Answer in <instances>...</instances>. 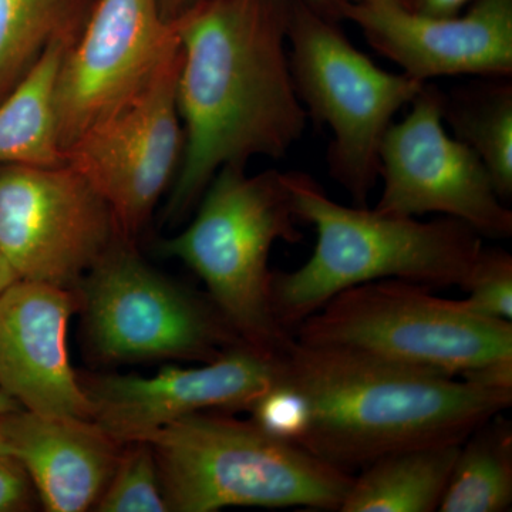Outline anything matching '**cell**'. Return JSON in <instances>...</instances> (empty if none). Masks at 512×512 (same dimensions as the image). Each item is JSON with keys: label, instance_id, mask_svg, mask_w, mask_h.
<instances>
[{"label": "cell", "instance_id": "cell-1", "mask_svg": "<svg viewBox=\"0 0 512 512\" xmlns=\"http://www.w3.org/2000/svg\"><path fill=\"white\" fill-rule=\"evenodd\" d=\"M289 13L291 0H200L175 20L185 143L165 207L170 224L197 208L225 165L282 158L301 140L308 113L289 69Z\"/></svg>", "mask_w": 512, "mask_h": 512}, {"label": "cell", "instance_id": "cell-2", "mask_svg": "<svg viewBox=\"0 0 512 512\" xmlns=\"http://www.w3.org/2000/svg\"><path fill=\"white\" fill-rule=\"evenodd\" d=\"M276 359L278 382L308 406L299 446L343 470L409 448L463 443L512 404V392L295 336Z\"/></svg>", "mask_w": 512, "mask_h": 512}, {"label": "cell", "instance_id": "cell-3", "mask_svg": "<svg viewBox=\"0 0 512 512\" xmlns=\"http://www.w3.org/2000/svg\"><path fill=\"white\" fill-rule=\"evenodd\" d=\"M296 214L316 229L311 258L292 272H272L271 303L288 333L352 286L402 279L463 289L483 249V237L456 218L420 222L333 201L306 173L288 171Z\"/></svg>", "mask_w": 512, "mask_h": 512}, {"label": "cell", "instance_id": "cell-4", "mask_svg": "<svg viewBox=\"0 0 512 512\" xmlns=\"http://www.w3.org/2000/svg\"><path fill=\"white\" fill-rule=\"evenodd\" d=\"M168 511L228 507L339 511L353 477L251 419L191 414L146 440Z\"/></svg>", "mask_w": 512, "mask_h": 512}, {"label": "cell", "instance_id": "cell-5", "mask_svg": "<svg viewBox=\"0 0 512 512\" xmlns=\"http://www.w3.org/2000/svg\"><path fill=\"white\" fill-rule=\"evenodd\" d=\"M286 173L222 167L197 205L194 220L161 242L165 256L200 276L208 296L242 343L278 356L292 333L276 322L269 256L275 242L301 241Z\"/></svg>", "mask_w": 512, "mask_h": 512}, {"label": "cell", "instance_id": "cell-6", "mask_svg": "<svg viewBox=\"0 0 512 512\" xmlns=\"http://www.w3.org/2000/svg\"><path fill=\"white\" fill-rule=\"evenodd\" d=\"M336 22L308 0H291L289 69L308 117L332 131L330 177L356 207H367L380 178L384 134L424 83L377 67Z\"/></svg>", "mask_w": 512, "mask_h": 512}, {"label": "cell", "instance_id": "cell-7", "mask_svg": "<svg viewBox=\"0 0 512 512\" xmlns=\"http://www.w3.org/2000/svg\"><path fill=\"white\" fill-rule=\"evenodd\" d=\"M430 289L402 279L352 286L303 320L293 336L457 377L512 357L511 322L483 318Z\"/></svg>", "mask_w": 512, "mask_h": 512}, {"label": "cell", "instance_id": "cell-8", "mask_svg": "<svg viewBox=\"0 0 512 512\" xmlns=\"http://www.w3.org/2000/svg\"><path fill=\"white\" fill-rule=\"evenodd\" d=\"M131 244L121 239L113 245L76 288L97 356L207 363L241 345L210 296L160 274Z\"/></svg>", "mask_w": 512, "mask_h": 512}, {"label": "cell", "instance_id": "cell-9", "mask_svg": "<svg viewBox=\"0 0 512 512\" xmlns=\"http://www.w3.org/2000/svg\"><path fill=\"white\" fill-rule=\"evenodd\" d=\"M121 239L110 205L69 164L0 165V251L19 279L76 291Z\"/></svg>", "mask_w": 512, "mask_h": 512}, {"label": "cell", "instance_id": "cell-10", "mask_svg": "<svg viewBox=\"0 0 512 512\" xmlns=\"http://www.w3.org/2000/svg\"><path fill=\"white\" fill-rule=\"evenodd\" d=\"M181 43L150 82L64 151L66 164L107 201L128 242L173 185L184 154L177 86Z\"/></svg>", "mask_w": 512, "mask_h": 512}, {"label": "cell", "instance_id": "cell-11", "mask_svg": "<svg viewBox=\"0 0 512 512\" xmlns=\"http://www.w3.org/2000/svg\"><path fill=\"white\" fill-rule=\"evenodd\" d=\"M410 104L412 110L390 124L380 146L384 187L375 210L410 218L439 212L466 222L481 237H511L512 212L498 197L483 161L447 134L443 92L424 83Z\"/></svg>", "mask_w": 512, "mask_h": 512}, {"label": "cell", "instance_id": "cell-12", "mask_svg": "<svg viewBox=\"0 0 512 512\" xmlns=\"http://www.w3.org/2000/svg\"><path fill=\"white\" fill-rule=\"evenodd\" d=\"M180 46L160 0H96L56 77L57 134L63 153L134 96Z\"/></svg>", "mask_w": 512, "mask_h": 512}, {"label": "cell", "instance_id": "cell-13", "mask_svg": "<svg viewBox=\"0 0 512 512\" xmlns=\"http://www.w3.org/2000/svg\"><path fill=\"white\" fill-rule=\"evenodd\" d=\"M278 379L276 356L241 343L202 366L165 367L151 377L101 376L83 387L92 420L130 443L191 414L249 410Z\"/></svg>", "mask_w": 512, "mask_h": 512}, {"label": "cell", "instance_id": "cell-14", "mask_svg": "<svg viewBox=\"0 0 512 512\" xmlns=\"http://www.w3.org/2000/svg\"><path fill=\"white\" fill-rule=\"evenodd\" d=\"M339 18L356 23L379 55L417 82L444 76L511 77L512 0H473L467 13L447 18L345 0Z\"/></svg>", "mask_w": 512, "mask_h": 512}, {"label": "cell", "instance_id": "cell-15", "mask_svg": "<svg viewBox=\"0 0 512 512\" xmlns=\"http://www.w3.org/2000/svg\"><path fill=\"white\" fill-rule=\"evenodd\" d=\"M79 305L76 291L45 282L18 279L0 293V389L20 409L92 420L67 352Z\"/></svg>", "mask_w": 512, "mask_h": 512}, {"label": "cell", "instance_id": "cell-16", "mask_svg": "<svg viewBox=\"0 0 512 512\" xmlns=\"http://www.w3.org/2000/svg\"><path fill=\"white\" fill-rule=\"evenodd\" d=\"M0 437L3 450L22 464L50 512L94 507L126 444L96 421L23 409L0 416Z\"/></svg>", "mask_w": 512, "mask_h": 512}, {"label": "cell", "instance_id": "cell-17", "mask_svg": "<svg viewBox=\"0 0 512 512\" xmlns=\"http://www.w3.org/2000/svg\"><path fill=\"white\" fill-rule=\"evenodd\" d=\"M460 446L436 444L377 458L353 477L339 511H439Z\"/></svg>", "mask_w": 512, "mask_h": 512}, {"label": "cell", "instance_id": "cell-18", "mask_svg": "<svg viewBox=\"0 0 512 512\" xmlns=\"http://www.w3.org/2000/svg\"><path fill=\"white\" fill-rule=\"evenodd\" d=\"M70 45L56 43L0 103V165L66 164L57 134V72Z\"/></svg>", "mask_w": 512, "mask_h": 512}, {"label": "cell", "instance_id": "cell-19", "mask_svg": "<svg viewBox=\"0 0 512 512\" xmlns=\"http://www.w3.org/2000/svg\"><path fill=\"white\" fill-rule=\"evenodd\" d=\"M96 0H0V103L50 46H73Z\"/></svg>", "mask_w": 512, "mask_h": 512}, {"label": "cell", "instance_id": "cell-20", "mask_svg": "<svg viewBox=\"0 0 512 512\" xmlns=\"http://www.w3.org/2000/svg\"><path fill=\"white\" fill-rule=\"evenodd\" d=\"M480 79L443 92V121L476 151L505 202L512 195V83L510 77Z\"/></svg>", "mask_w": 512, "mask_h": 512}, {"label": "cell", "instance_id": "cell-21", "mask_svg": "<svg viewBox=\"0 0 512 512\" xmlns=\"http://www.w3.org/2000/svg\"><path fill=\"white\" fill-rule=\"evenodd\" d=\"M512 504V424L503 413L458 448L440 512H503Z\"/></svg>", "mask_w": 512, "mask_h": 512}, {"label": "cell", "instance_id": "cell-22", "mask_svg": "<svg viewBox=\"0 0 512 512\" xmlns=\"http://www.w3.org/2000/svg\"><path fill=\"white\" fill-rule=\"evenodd\" d=\"M101 512H165L153 448L147 441L123 446L109 483L94 505Z\"/></svg>", "mask_w": 512, "mask_h": 512}, {"label": "cell", "instance_id": "cell-23", "mask_svg": "<svg viewBox=\"0 0 512 512\" xmlns=\"http://www.w3.org/2000/svg\"><path fill=\"white\" fill-rule=\"evenodd\" d=\"M463 289L467 298L461 302L468 311L483 318L511 322V254L504 249L483 247Z\"/></svg>", "mask_w": 512, "mask_h": 512}, {"label": "cell", "instance_id": "cell-24", "mask_svg": "<svg viewBox=\"0 0 512 512\" xmlns=\"http://www.w3.org/2000/svg\"><path fill=\"white\" fill-rule=\"evenodd\" d=\"M248 412L262 430L298 446L308 429L309 412L305 399L281 382L262 394Z\"/></svg>", "mask_w": 512, "mask_h": 512}, {"label": "cell", "instance_id": "cell-25", "mask_svg": "<svg viewBox=\"0 0 512 512\" xmlns=\"http://www.w3.org/2000/svg\"><path fill=\"white\" fill-rule=\"evenodd\" d=\"M35 494V487L22 464L0 451V512L29 510Z\"/></svg>", "mask_w": 512, "mask_h": 512}, {"label": "cell", "instance_id": "cell-26", "mask_svg": "<svg viewBox=\"0 0 512 512\" xmlns=\"http://www.w3.org/2000/svg\"><path fill=\"white\" fill-rule=\"evenodd\" d=\"M460 377L487 389L512 392V357L491 360L476 369L468 370Z\"/></svg>", "mask_w": 512, "mask_h": 512}, {"label": "cell", "instance_id": "cell-27", "mask_svg": "<svg viewBox=\"0 0 512 512\" xmlns=\"http://www.w3.org/2000/svg\"><path fill=\"white\" fill-rule=\"evenodd\" d=\"M473 0H402V8L423 16H456Z\"/></svg>", "mask_w": 512, "mask_h": 512}, {"label": "cell", "instance_id": "cell-28", "mask_svg": "<svg viewBox=\"0 0 512 512\" xmlns=\"http://www.w3.org/2000/svg\"><path fill=\"white\" fill-rule=\"evenodd\" d=\"M200 0H160L161 10L164 18L175 22L178 18L188 12L192 6L197 5Z\"/></svg>", "mask_w": 512, "mask_h": 512}, {"label": "cell", "instance_id": "cell-29", "mask_svg": "<svg viewBox=\"0 0 512 512\" xmlns=\"http://www.w3.org/2000/svg\"><path fill=\"white\" fill-rule=\"evenodd\" d=\"M322 15L333 20H339V8L345 0H308Z\"/></svg>", "mask_w": 512, "mask_h": 512}, {"label": "cell", "instance_id": "cell-30", "mask_svg": "<svg viewBox=\"0 0 512 512\" xmlns=\"http://www.w3.org/2000/svg\"><path fill=\"white\" fill-rule=\"evenodd\" d=\"M18 275L13 271L12 266H10L8 259L5 258V255L0 251V293L8 289L13 282L18 281Z\"/></svg>", "mask_w": 512, "mask_h": 512}, {"label": "cell", "instance_id": "cell-31", "mask_svg": "<svg viewBox=\"0 0 512 512\" xmlns=\"http://www.w3.org/2000/svg\"><path fill=\"white\" fill-rule=\"evenodd\" d=\"M18 409H20V407L16 404L15 400L10 399L8 394L0 389V416Z\"/></svg>", "mask_w": 512, "mask_h": 512}, {"label": "cell", "instance_id": "cell-32", "mask_svg": "<svg viewBox=\"0 0 512 512\" xmlns=\"http://www.w3.org/2000/svg\"><path fill=\"white\" fill-rule=\"evenodd\" d=\"M355 3H365V5H383V6H400L402 0H350Z\"/></svg>", "mask_w": 512, "mask_h": 512}, {"label": "cell", "instance_id": "cell-33", "mask_svg": "<svg viewBox=\"0 0 512 512\" xmlns=\"http://www.w3.org/2000/svg\"><path fill=\"white\" fill-rule=\"evenodd\" d=\"M0 451H5L3 450L2 437H0Z\"/></svg>", "mask_w": 512, "mask_h": 512}]
</instances>
